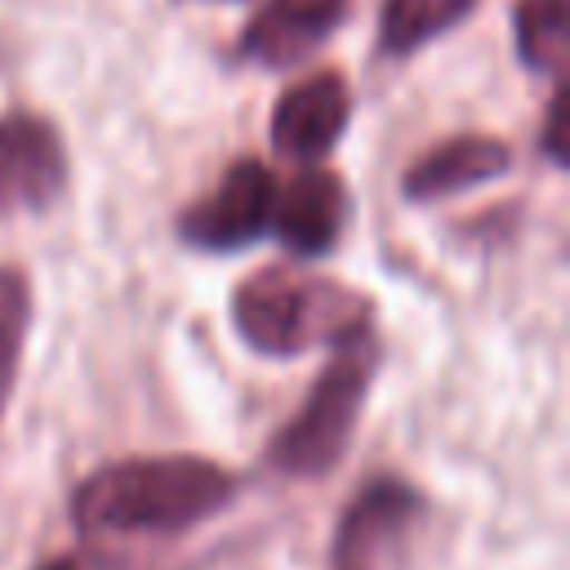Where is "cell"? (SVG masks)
<instances>
[{"label":"cell","mask_w":570,"mask_h":570,"mask_svg":"<svg viewBox=\"0 0 570 570\" xmlns=\"http://www.w3.org/2000/svg\"><path fill=\"white\" fill-rule=\"evenodd\" d=\"M240 494V476L209 454H129L94 468L71 490V521L102 534H187Z\"/></svg>","instance_id":"obj_1"},{"label":"cell","mask_w":570,"mask_h":570,"mask_svg":"<svg viewBox=\"0 0 570 570\" xmlns=\"http://www.w3.org/2000/svg\"><path fill=\"white\" fill-rule=\"evenodd\" d=\"M227 316L249 352L267 361H294L316 347L334 352L338 343L374 330V298L298 263H263L232 285Z\"/></svg>","instance_id":"obj_2"},{"label":"cell","mask_w":570,"mask_h":570,"mask_svg":"<svg viewBox=\"0 0 570 570\" xmlns=\"http://www.w3.org/2000/svg\"><path fill=\"white\" fill-rule=\"evenodd\" d=\"M383 356H387V347H383L379 330H365V334L338 343L334 356L325 361V370L316 374V383L307 387L303 405L272 432L267 454H263L267 468L289 481L330 476L352 445V432H356L370 387L383 370Z\"/></svg>","instance_id":"obj_3"},{"label":"cell","mask_w":570,"mask_h":570,"mask_svg":"<svg viewBox=\"0 0 570 570\" xmlns=\"http://www.w3.org/2000/svg\"><path fill=\"white\" fill-rule=\"evenodd\" d=\"M276 174L263 156H236L209 191L187 200L174 218V236L196 254H240L272 232Z\"/></svg>","instance_id":"obj_4"},{"label":"cell","mask_w":570,"mask_h":570,"mask_svg":"<svg viewBox=\"0 0 570 570\" xmlns=\"http://www.w3.org/2000/svg\"><path fill=\"white\" fill-rule=\"evenodd\" d=\"M71 187L62 129L31 107L0 111V218L49 214Z\"/></svg>","instance_id":"obj_5"},{"label":"cell","mask_w":570,"mask_h":570,"mask_svg":"<svg viewBox=\"0 0 570 570\" xmlns=\"http://www.w3.org/2000/svg\"><path fill=\"white\" fill-rule=\"evenodd\" d=\"M356 98H352V80L338 67H321L307 71L298 80H289L267 116V138L272 151L294 160V165H330L334 147L343 142L347 125H352Z\"/></svg>","instance_id":"obj_6"},{"label":"cell","mask_w":570,"mask_h":570,"mask_svg":"<svg viewBox=\"0 0 570 570\" xmlns=\"http://www.w3.org/2000/svg\"><path fill=\"white\" fill-rule=\"evenodd\" d=\"M352 223V187L334 165H307L276 187L272 236L294 263L330 258Z\"/></svg>","instance_id":"obj_7"},{"label":"cell","mask_w":570,"mask_h":570,"mask_svg":"<svg viewBox=\"0 0 570 570\" xmlns=\"http://www.w3.org/2000/svg\"><path fill=\"white\" fill-rule=\"evenodd\" d=\"M352 18V0H263L236 36V58L289 71L312 58Z\"/></svg>","instance_id":"obj_8"},{"label":"cell","mask_w":570,"mask_h":570,"mask_svg":"<svg viewBox=\"0 0 570 570\" xmlns=\"http://www.w3.org/2000/svg\"><path fill=\"white\" fill-rule=\"evenodd\" d=\"M428 499L401 476L365 481L338 517L334 530V570H379V552L396 548L401 534L423 517Z\"/></svg>","instance_id":"obj_9"},{"label":"cell","mask_w":570,"mask_h":570,"mask_svg":"<svg viewBox=\"0 0 570 570\" xmlns=\"http://www.w3.org/2000/svg\"><path fill=\"white\" fill-rule=\"evenodd\" d=\"M512 169V147L499 134H450L436 147H423L405 174H401V196L410 205H436L450 196H463L472 187H485Z\"/></svg>","instance_id":"obj_10"},{"label":"cell","mask_w":570,"mask_h":570,"mask_svg":"<svg viewBox=\"0 0 570 570\" xmlns=\"http://www.w3.org/2000/svg\"><path fill=\"white\" fill-rule=\"evenodd\" d=\"M512 49L525 71L561 85L570 67V0H517Z\"/></svg>","instance_id":"obj_11"},{"label":"cell","mask_w":570,"mask_h":570,"mask_svg":"<svg viewBox=\"0 0 570 570\" xmlns=\"http://www.w3.org/2000/svg\"><path fill=\"white\" fill-rule=\"evenodd\" d=\"M481 0H383L379 4V53L410 58L468 22Z\"/></svg>","instance_id":"obj_12"},{"label":"cell","mask_w":570,"mask_h":570,"mask_svg":"<svg viewBox=\"0 0 570 570\" xmlns=\"http://www.w3.org/2000/svg\"><path fill=\"white\" fill-rule=\"evenodd\" d=\"M36 298H31V276L22 263H0V419L9 410V396L18 387L27 334H31Z\"/></svg>","instance_id":"obj_13"},{"label":"cell","mask_w":570,"mask_h":570,"mask_svg":"<svg viewBox=\"0 0 570 570\" xmlns=\"http://www.w3.org/2000/svg\"><path fill=\"white\" fill-rule=\"evenodd\" d=\"M539 156L552 169H566L570 165V156H566V80L552 85V94H548L543 125H539Z\"/></svg>","instance_id":"obj_14"},{"label":"cell","mask_w":570,"mask_h":570,"mask_svg":"<svg viewBox=\"0 0 570 570\" xmlns=\"http://www.w3.org/2000/svg\"><path fill=\"white\" fill-rule=\"evenodd\" d=\"M31 570H102V561L98 557H85V552H58V557L36 561Z\"/></svg>","instance_id":"obj_15"},{"label":"cell","mask_w":570,"mask_h":570,"mask_svg":"<svg viewBox=\"0 0 570 570\" xmlns=\"http://www.w3.org/2000/svg\"><path fill=\"white\" fill-rule=\"evenodd\" d=\"M174 4H187V0H174ZM223 4H236V0H223Z\"/></svg>","instance_id":"obj_16"}]
</instances>
